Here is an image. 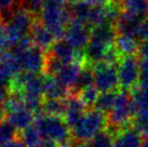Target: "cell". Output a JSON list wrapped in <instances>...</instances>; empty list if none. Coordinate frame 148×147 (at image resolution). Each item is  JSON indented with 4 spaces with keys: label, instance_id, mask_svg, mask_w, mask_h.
Wrapping results in <instances>:
<instances>
[{
    "label": "cell",
    "instance_id": "obj_5",
    "mask_svg": "<svg viewBox=\"0 0 148 147\" xmlns=\"http://www.w3.org/2000/svg\"><path fill=\"white\" fill-rule=\"evenodd\" d=\"M135 116L133 100L130 91L119 90L116 103L111 111L108 114V126L118 130L130 126Z\"/></svg>",
    "mask_w": 148,
    "mask_h": 147
},
{
    "label": "cell",
    "instance_id": "obj_36",
    "mask_svg": "<svg viewBox=\"0 0 148 147\" xmlns=\"http://www.w3.org/2000/svg\"><path fill=\"white\" fill-rule=\"evenodd\" d=\"M3 147H26V146L23 144V142H22L21 139L17 137V139H13L11 142H9L8 144H5Z\"/></svg>",
    "mask_w": 148,
    "mask_h": 147
},
{
    "label": "cell",
    "instance_id": "obj_37",
    "mask_svg": "<svg viewBox=\"0 0 148 147\" xmlns=\"http://www.w3.org/2000/svg\"><path fill=\"white\" fill-rule=\"evenodd\" d=\"M41 147H61V146L58 144L55 143V142H52V141H45Z\"/></svg>",
    "mask_w": 148,
    "mask_h": 147
},
{
    "label": "cell",
    "instance_id": "obj_1",
    "mask_svg": "<svg viewBox=\"0 0 148 147\" xmlns=\"http://www.w3.org/2000/svg\"><path fill=\"white\" fill-rule=\"evenodd\" d=\"M34 126L45 141L55 142L61 147L69 144L71 132L64 118L40 114L35 119Z\"/></svg>",
    "mask_w": 148,
    "mask_h": 147
},
{
    "label": "cell",
    "instance_id": "obj_27",
    "mask_svg": "<svg viewBox=\"0 0 148 147\" xmlns=\"http://www.w3.org/2000/svg\"><path fill=\"white\" fill-rule=\"evenodd\" d=\"M16 139V130L5 120L0 122V147Z\"/></svg>",
    "mask_w": 148,
    "mask_h": 147
},
{
    "label": "cell",
    "instance_id": "obj_21",
    "mask_svg": "<svg viewBox=\"0 0 148 147\" xmlns=\"http://www.w3.org/2000/svg\"><path fill=\"white\" fill-rule=\"evenodd\" d=\"M66 100L45 98L42 104V114L64 118L66 114Z\"/></svg>",
    "mask_w": 148,
    "mask_h": 147
},
{
    "label": "cell",
    "instance_id": "obj_22",
    "mask_svg": "<svg viewBox=\"0 0 148 147\" xmlns=\"http://www.w3.org/2000/svg\"><path fill=\"white\" fill-rule=\"evenodd\" d=\"M18 139L26 147H41L45 142V139H42V136L34 124L20 132Z\"/></svg>",
    "mask_w": 148,
    "mask_h": 147
},
{
    "label": "cell",
    "instance_id": "obj_26",
    "mask_svg": "<svg viewBox=\"0 0 148 147\" xmlns=\"http://www.w3.org/2000/svg\"><path fill=\"white\" fill-rule=\"evenodd\" d=\"M20 5L21 0H0V22L4 23Z\"/></svg>",
    "mask_w": 148,
    "mask_h": 147
},
{
    "label": "cell",
    "instance_id": "obj_19",
    "mask_svg": "<svg viewBox=\"0 0 148 147\" xmlns=\"http://www.w3.org/2000/svg\"><path fill=\"white\" fill-rule=\"evenodd\" d=\"M93 84H94V69H93L92 66L84 64L80 74H79L78 78H77V80L75 82V84L70 89L71 95H77L78 96V94L81 91L84 90L88 87L93 86Z\"/></svg>",
    "mask_w": 148,
    "mask_h": 147
},
{
    "label": "cell",
    "instance_id": "obj_20",
    "mask_svg": "<svg viewBox=\"0 0 148 147\" xmlns=\"http://www.w3.org/2000/svg\"><path fill=\"white\" fill-rule=\"evenodd\" d=\"M122 12L145 20L148 16V0H120Z\"/></svg>",
    "mask_w": 148,
    "mask_h": 147
},
{
    "label": "cell",
    "instance_id": "obj_34",
    "mask_svg": "<svg viewBox=\"0 0 148 147\" xmlns=\"http://www.w3.org/2000/svg\"><path fill=\"white\" fill-rule=\"evenodd\" d=\"M140 58H148V40L142 41L140 45V50H138Z\"/></svg>",
    "mask_w": 148,
    "mask_h": 147
},
{
    "label": "cell",
    "instance_id": "obj_40",
    "mask_svg": "<svg viewBox=\"0 0 148 147\" xmlns=\"http://www.w3.org/2000/svg\"><path fill=\"white\" fill-rule=\"evenodd\" d=\"M4 119H5V113H4V110L2 109V107H0V122L3 121Z\"/></svg>",
    "mask_w": 148,
    "mask_h": 147
},
{
    "label": "cell",
    "instance_id": "obj_13",
    "mask_svg": "<svg viewBox=\"0 0 148 147\" xmlns=\"http://www.w3.org/2000/svg\"><path fill=\"white\" fill-rule=\"evenodd\" d=\"M43 94L45 98L67 100L71 95V92L54 76L45 75L43 76Z\"/></svg>",
    "mask_w": 148,
    "mask_h": 147
},
{
    "label": "cell",
    "instance_id": "obj_38",
    "mask_svg": "<svg viewBox=\"0 0 148 147\" xmlns=\"http://www.w3.org/2000/svg\"><path fill=\"white\" fill-rule=\"evenodd\" d=\"M47 1H52V2H56V3L65 4V3H71L76 0H47Z\"/></svg>",
    "mask_w": 148,
    "mask_h": 147
},
{
    "label": "cell",
    "instance_id": "obj_9",
    "mask_svg": "<svg viewBox=\"0 0 148 147\" xmlns=\"http://www.w3.org/2000/svg\"><path fill=\"white\" fill-rule=\"evenodd\" d=\"M90 36L91 27L78 21L71 20L66 27L64 39L68 41L75 49L84 52L86 45L90 41Z\"/></svg>",
    "mask_w": 148,
    "mask_h": 147
},
{
    "label": "cell",
    "instance_id": "obj_35",
    "mask_svg": "<svg viewBox=\"0 0 148 147\" xmlns=\"http://www.w3.org/2000/svg\"><path fill=\"white\" fill-rule=\"evenodd\" d=\"M83 1L90 5H93V7H103V5H106L114 0H83Z\"/></svg>",
    "mask_w": 148,
    "mask_h": 147
},
{
    "label": "cell",
    "instance_id": "obj_24",
    "mask_svg": "<svg viewBox=\"0 0 148 147\" xmlns=\"http://www.w3.org/2000/svg\"><path fill=\"white\" fill-rule=\"evenodd\" d=\"M99 91L96 89V87L93 84L91 87H88L84 90H82L78 94V98H80V101L86 105L88 109H91L92 107H94L95 103L97 101V98L99 96Z\"/></svg>",
    "mask_w": 148,
    "mask_h": 147
},
{
    "label": "cell",
    "instance_id": "obj_16",
    "mask_svg": "<svg viewBox=\"0 0 148 147\" xmlns=\"http://www.w3.org/2000/svg\"><path fill=\"white\" fill-rule=\"evenodd\" d=\"M130 92L135 116H148V82H140Z\"/></svg>",
    "mask_w": 148,
    "mask_h": 147
},
{
    "label": "cell",
    "instance_id": "obj_17",
    "mask_svg": "<svg viewBox=\"0 0 148 147\" xmlns=\"http://www.w3.org/2000/svg\"><path fill=\"white\" fill-rule=\"evenodd\" d=\"M83 65H84V63H80V62L65 64L54 77L56 78L62 84L67 87L70 90L73 88V86L75 84L76 80H77V78H78L79 74H80V71L82 69Z\"/></svg>",
    "mask_w": 148,
    "mask_h": 147
},
{
    "label": "cell",
    "instance_id": "obj_31",
    "mask_svg": "<svg viewBox=\"0 0 148 147\" xmlns=\"http://www.w3.org/2000/svg\"><path fill=\"white\" fill-rule=\"evenodd\" d=\"M140 82H148V58L140 60Z\"/></svg>",
    "mask_w": 148,
    "mask_h": 147
},
{
    "label": "cell",
    "instance_id": "obj_18",
    "mask_svg": "<svg viewBox=\"0 0 148 147\" xmlns=\"http://www.w3.org/2000/svg\"><path fill=\"white\" fill-rule=\"evenodd\" d=\"M115 47L122 57L137 55L140 50V43L137 41V38L120 35H118L116 38Z\"/></svg>",
    "mask_w": 148,
    "mask_h": 147
},
{
    "label": "cell",
    "instance_id": "obj_12",
    "mask_svg": "<svg viewBox=\"0 0 148 147\" xmlns=\"http://www.w3.org/2000/svg\"><path fill=\"white\" fill-rule=\"evenodd\" d=\"M30 38L33 40V43L40 48L45 53L49 52V50L52 48L54 42L56 41L53 34L42 24L40 21H36L34 24L32 32H30Z\"/></svg>",
    "mask_w": 148,
    "mask_h": 147
},
{
    "label": "cell",
    "instance_id": "obj_10",
    "mask_svg": "<svg viewBox=\"0 0 148 147\" xmlns=\"http://www.w3.org/2000/svg\"><path fill=\"white\" fill-rule=\"evenodd\" d=\"M143 22H144V20L140 17L122 12L115 24L117 35L138 38V34H140Z\"/></svg>",
    "mask_w": 148,
    "mask_h": 147
},
{
    "label": "cell",
    "instance_id": "obj_14",
    "mask_svg": "<svg viewBox=\"0 0 148 147\" xmlns=\"http://www.w3.org/2000/svg\"><path fill=\"white\" fill-rule=\"evenodd\" d=\"M143 142V136L130 124L115 135L114 147H140Z\"/></svg>",
    "mask_w": 148,
    "mask_h": 147
},
{
    "label": "cell",
    "instance_id": "obj_3",
    "mask_svg": "<svg viewBox=\"0 0 148 147\" xmlns=\"http://www.w3.org/2000/svg\"><path fill=\"white\" fill-rule=\"evenodd\" d=\"M39 21L53 34L55 39L58 40L65 36L66 27L71 21V17L65 4L47 1L41 12L39 13Z\"/></svg>",
    "mask_w": 148,
    "mask_h": 147
},
{
    "label": "cell",
    "instance_id": "obj_30",
    "mask_svg": "<svg viewBox=\"0 0 148 147\" xmlns=\"http://www.w3.org/2000/svg\"><path fill=\"white\" fill-rule=\"evenodd\" d=\"M10 49H11V45H10V41L7 36L5 27H4L3 23L0 22V51L5 53Z\"/></svg>",
    "mask_w": 148,
    "mask_h": 147
},
{
    "label": "cell",
    "instance_id": "obj_15",
    "mask_svg": "<svg viewBox=\"0 0 148 147\" xmlns=\"http://www.w3.org/2000/svg\"><path fill=\"white\" fill-rule=\"evenodd\" d=\"M35 116L36 115L32 110H29L27 107H24L7 114L4 120L10 123L16 131L22 132L23 130L33 126V122H35Z\"/></svg>",
    "mask_w": 148,
    "mask_h": 147
},
{
    "label": "cell",
    "instance_id": "obj_29",
    "mask_svg": "<svg viewBox=\"0 0 148 147\" xmlns=\"http://www.w3.org/2000/svg\"><path fill=\"white\" fill-rule=\"evenodd\" d=\"M45 2L47 0H21V5L33 13L34 15H37L41 12Z\"/></svg>",
    "mask_w": 148,
    "mask_h": 147
},
{
    "label": "cell",
    "instance_id": "obj_39",
    "mask_svg": "<svg viewBox=\"0 0 148 147\" xmlns=\"http://www.w3.org/2000/svg\"><path fill=\"white\" fill-rule=\"evenodd\" d=\"M62 147H86L83 146V144H78V143H74V144H67V145H64Z\"/></svg>",
    "mask_w": 148,
    "mask_h": 147
},
{
    "label": "cell",
    "instance_id": "obj_32",
    "mask_svg": "<svg viewBox=\"0 0 148 147\" xmlns=\"http://www.w3.org/2000/svg\"><path fill=\"white\" fill-rule=\"evenodd\" d=\"M11 94V89L10 86H5V84H0V105L2 106L3 103L8 100V98Z\"/></svg>",
    "mask_w": 148,
    "mask_h": 147
},
{
    "label": "cell",
    "instance_id": "obj_2",
    "mask_svg": "<svg viewBox=\"0 0 148 147\" xmlns=\"http://www.w3.org/2000/svg\"><path fill=\"white\" fill-rule=\"evenodd\" d=\"M107 126L108 119L106 115L95 108L88 109L78 124L70 130L71 139H74L75 143H88L99 133L106 130Z\"/></svg>",
    "mask_w": 148,
    "mask_h": 147
},
{
    "label": "cell",
    "instance_id": "obj_8",
    "mask_svg": "<svg viewBox=\"0 0 148 147\" xmlns=\"http://www.w3.org/2000/svg\"><path fill=\"white\" fill-rule=\"evenodd\" d=\"M47 54L49 56H52L60 62H62L63 64H70L75 62H80V63L86 64L84 52L75 49L64 38L55 41L52 48L49 50V52H47Z\"/></svg>",
    "mask_w": 148,
    "mask_h": 147
},
{
    "label": "cell",
    "instance_id": "obj_4",
    "mask_svg": "<svg viewBox=\"0 0 148 147\" xmlns=\"http://www.w3.org/2000/svg\"><path fill=\"white\" fill-rule=\"evenodd\" d=\"M35 16L36 15L20 5L4 22L3 24L11 47L30 34L34 24L36 23Z\"/></svg>",
    "mask_w": 148,
    "mask_h": 147
},
{
    "label": "cell",
    "instance_id": "obj_7",
    "mask_svg": "<svg viewBox=\"0 0 148 147\" xmlns=\"http://www.w3.org/2000/svg\"><path fill=\"white\" fill-rule=\"evenodd\" d=\"M93 69H94V86L99 91V93L119 90L118 70L115 65L102 62L97 65L93 66Z\"/></svg>",
    "mask_w": 148,
    "mask_h": 147
},
{
    "label": "cell",
    "instance_id": "obj_42",
    "mask_svg": "<svg viewBox=\"0 0 148 147\" xmlns=\"http://www.w3.org/2000/svg\"><path fill=\"white\" fill-rule=\"evenodd\" d=\"M3 55H4L3 52H1V51H0V62L2 61V58H3Z\"/></svg>",
    "mask_w": 148,
    "mask_h": 147
},
{
    "label": "cell",
    "instance_id": "obj_11",
    "mask_svg": "<svg viewBox=\"0 0 148 147\" xmlns=\"http://www.w3.org/2000/svg\"><path fill=\"white\" fill-rule=\"evenodd\" d=\"M66 106L67 107H66V114L64 120L71 130L83 118V116L88 111V108L80 101V98L77 95H70L69 98L66 100Z\"/></svg>",
    "mask_w": 148,
    "mask_h": 147
},
{
    "label": "cell",
    "instance_id": "obj_6",
    "mask_svg": "<svg viewBox=\"0 0 148 147\" xmlns=\"http://www.w3.org/2000/svg\"><path fill=\"white\" fill-rule=\"evenodd\" d=\"M117 70L121 90L131 91L140 82V61L137 55L123 56L120 60Z\"/></svg>",
    "mask_w": 148,
    "mask_h": 147
},
{
    "label": "cell",
    "instance_id": "obj_41",
    "mask_svg": "<svg viewBox=\"0 0 148 147\" xmlns=\"http://www.w3.org/2000/svg\"><path fill=\"white\" fill-rule=\"evenodd\" d=\"M140 147H148V139H145Z\"/></svg>",
    "mask_w": 148,
    "mask_h": 147
},
{
    "label": "cell",
    "instance_id": "obj_28",
    "mask_svg": "<svg viewBox=\"0 0 148 147\" xmlns=\"http://www.w3.org/2000/svg\"><path fill=\"white\" fill-rule=\"evenodd\" d=\"M131 124L145 139H148V116H134Z\"/></svg>",
    "mask_w": 148,
    "mask_h": 147
},
{
    "label": "cell",
    "instance_id": "obj_33",
    "mask_svg": "<svg viewBox=\"0 0 148 147\" xmlns=\"http://www.w3.org/2000/svg\"><path fill=\"white\" fill-rule=\"evenodd\" d=\"M138 38H140L142 41L148 40V16L145 19L144 22H143V24H142L140 34H138Z\"/></svg>",
    "mask_w": 148,
    "mask_h": 147
},
{
    "label": "cell",
    "instance_id": "obj_23",
    "mask_svg": "<svg viewBox=\"0 0 148 147\" xmlns=\"http://www.w3.org/2000/svg\"><path fill=\"white\" fill-rule=\"evenodd\" d=\"M120 90V89H119ZM119 90L111 91V92H104V93L99 94L97 101L95 103V109L102 111L103 114H109L112 109V107L115 105Z\"/></svg>",
    "mask_w": 148,
    "mask_h": 147
},
{
    "label": "cell",
    "instance_id": "obj_25",
    "mask_svg": "<svg viewBox=\"0 0 148 147\" xmlns=\"http://www.w3.org/2000/svg\"><path fill=\"white\" fill-rule=\"evenodd\" d=\"M86 147H114V136L105 130L89 141Z\"/></svg>",
    "mask_w": 148,
    "mask_h": 147
}]
</instances>
